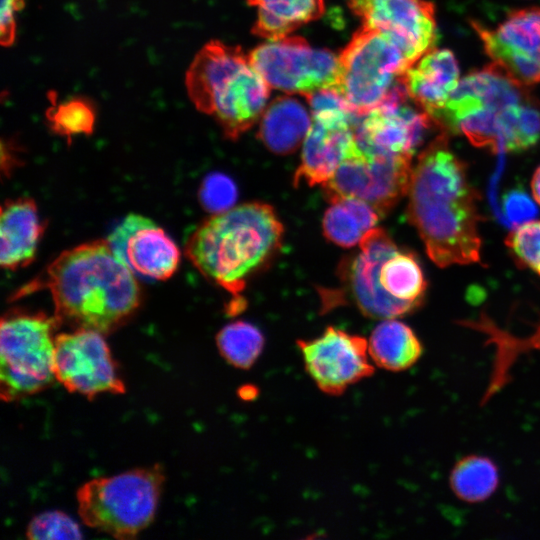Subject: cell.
I'll return each mask as SVG.
<instances>
[{"label":"cell","mask_w":540,"mask_h":540,"mask_svg":"<svg viewBox=\"0 0 540 540\" xmlns=\"http://www.w3.org/2000/svg\"><path fill=\"white\" fill-rule=\"evenodd\" d=\"M330 203L323 216L322 229L329 241L341 247L359 244L379 221L380 214L375 208L359 198L344 197Z\"/></svg>","instance_id":"d4e9b609"},{"label":"cell","mask_w":540,"mask_h":540,"mask_svg":"<svg viewBox=\"0 0 540 540\" xmlns=\"http://www.w3.org/2000/svg\"><path fill=\"white\" fill-rule=\"evenodd\" d=\"M403 81L410 98L430 116L458 86L459 67L451 51L432 49L407 69Z\"/></svg>","instance_id":"ffe728a7"},{"label":"cell","mask_w":540,"mask_h":540,"mask_svg":"<svg viewBox=\"0 0 540 540\" xmlns=\"http://www.w3.org/2000/svg\"><path fill=\"white\" fill-rule=\"evenodd\" d=\"M107 240L115 254L139 275L166 280L178 268L179 248L161 227L147 217L128 215Z\"/></svg>","instance_id":"ac0fdd59"},{"label":"cell","mask_w":540,"mask_h":540,"mask_svg":"<svg viewBox=\"0 0 540 540\" xmlns=\"http://www.w3.org/2000/svg\"><path fill=\"white\" fill-rule=\"evenodd\" d=\"M500 483L497 464L491 458L470 454L459 459L449 474L453 494L466 503H480L489 499Z\"/></svg>","instance_id":"484cf974"},{"label":"cell","mask_w":540,"mask_h":540,"mask_svg":"<svg viewBox=\"0 0 540 540\" xmlns=\"http://www.w3.org/2000/svg\"><path fill=\"white\" fill-rule=\"evenodd\" d=\"M46 288L61 324L109 332L140 304L134 272L115 254L108 240H95L62 252L45 274L17 292L24 296Z\"/></svg>","instance_id":"7a4b0ae2"},{"label":"cell","mask_w":540,"mask_h":540,"mask_svg":"<svg viewBox=\"0 0 540 540\" xmlns=\"http://www.w3.org/2000/svg\"><path fill=\"white\" fill-rule=\"evenodd\" d=\"M403 79L378 107L355 122V141L368 155H411L435 124L419 106L412 107Z\"/></svg>","instance_id":"4fadbf2b"},{"label":"cell","mask_w":540,"mask_h":540,"mask_svg":"<svg viewBox=\"0 0 540 540\" xmlns=\"http://www.w3.org/2000/svg\"><path fill=\"white\" fill-rule=\"evenodd\" d=\"M216 344L224 359L240 369L251 368L264 347V336L253 324L236 321L224 326L216 335Z\"/></svg>","instance_id":"83f0119b"},{"label":"cell","mask_w":540,"mask_h":540,"mask_svg":"<svg viewBox=\"0 0 540 540\" xmlns=\"http://www.w3.org/2000/svg\"><path fill=\"white\" fill-rule=\"evenodd\" d=\"M237 195V187L233 180L218 172L208 175L200 188L202 206L214 214L231 209Z\"/></svg>","instance_id":"1f68e13d"},{"label":"cell","mask_w":540,"mask_h":540,"mask_svg":"<svg viewBox=\"0 0 540 540\" xmlns=\"http://www.w3.org/2000/svg\"><path fill=\"white\" fill-rule=\"evenodd\" d=\"M383 288L393 297L422 303L427 283L422 268L412 252L398 250L380 270Z\"/></svg>","instance_id":"4316f807"},{"label":"cell","mask_w":540,"mask_h":540,"mask_svg":"<svg viewBox=\"0 0 540 540\" xmlns=\"http://www.w3.org/2000/svg\"><path fill=\"white\" fill-rule=\"evenodd\" d=\"M47 119L56 134L71 140L75 135L93 132L95 111L88 101L74 98L50 107Z\"/></svg>","instance_id":"f1b7e54d"},{"label":"cell","mask_w":540,"mask_h":540,"mask_svg":"<svg viewBox=\"0 0 540 540\" xmlns=\"http://www.w3.org/2000/svg\"><path fill=\"white\" fill-rule=\"evenodd\" d=\"M370 0H350L349 5L353 12L357 11L359 8H361L365 3H367Z\"/></svg>","instance_id":"d590c367"},{"label":"cell","mask_w":540,"mask_h":540,"mask_svg":"<svg viewBox=\"0 0 540 540\" xmlns=\"http://www.w3.org/2000/svg\"><path fill=\"white\" fill-rule=\"evenodd\" d=\"M503 213L515 228L533 221L538 216V208L523 190L513 189L503 197Z\"/></svg>","instance_id":"d6a6232c"},{"label":"cell","mask_w":540,"mask_h":540,"mask_svg":"<svg viewBox=\"0 0 540 540\" xmlns=\"http://www.w3.org/2000/svg\"><path fill=\"white\" fill-rule=\"evenodd\" d=\"M442 131L419 154L407 191V218L439 267L480 261L479 195Z\"/></svg>","instance_id":"6da1fadb"},{"label":"cell","mask_w":540,"mask_h":540,"mask_svg":"<svg viewBox=\"0 0 540 540\" xmlns=\"http://www.w3.org/2000/svg\"><path fill=\"white\" fill-rule=\"evenodd\" d=\"M247 1L258 8L252 32L270 40L286 37L299 26L318 19L324 12L323 0Z\"/></svg>","instance_id":"cb8c5ba5"},{"label":"cell","mask_w":540,"mask_h":540,"mask_svg":"<svg viewBox=\"0 0 540 540\" xmlns=\"http://www.w3.org/2000/svg\"><path fill=\"white\" fill-rule=\"evenodd\" d=\"M531 190L535 201L540 205V166L533 174L531 180Z\"/></svg>","instance_id":"e575fe53"},{"label":"cell","mask_w":540,"mask_h":540,"mask_svg":"<svg viewBox=\"0 0 540 540\" xmlns=\"http://www.w3.org/2000/svg\"><path fill=\"white\" fill-rule=\"evenodd\" d=\"M363 26L385 32L411 65L433 49L437 40L435 10L425 0H370L354 12Z\"/></svg>","instance_id":"e0dca14e"},{"label":"cell","mask_w":540,"mask_h":540,"mask_svg":"<svg viewBox=\"0 0 540 540\" xmlns=\"http://www.w3.org/2000/svg\"><path fill=\"white\" fill-rule=\"evenodd\" d=\"M430 117L442 131L493 152H520L540 138V101L494 62L461 79Z\"/></svg>","instance_id":"3957f363"},{"label":"cell","mask_w":540,"mask_h":540,"mask_svg":"<svg viewBox=\"0 0 540 540\" xmlns=\"http://www.w3.org/2000/svg\"><path fill=\"white\" fill-rule=\"evenodd\" d=\"M251 65L270 87L305 96L335 87L339 56L312 48L301 37H283L256 47L248 55Z\"/></svg>","instance_id":"8fae6325"},{"label":"cell","mask_w":540,"mask_h":540,"mask_svg":"<svg viewBox=\"0 0 540 540\" xmlns=\"http://www.w3.org/2000/svg\"><path fill=\"white\" fill-rule=\"evenodd\" d=\"M307 373L326 394L340 395L350 385L371 376L368 341L333 326L310 340H298Z\"/></svg>","instance_id":"5bb4252c"},{"label":"cell","mask_w":540,"mask_h":540,"mask_svg":"<svg viewBox=\"0 0 540 540\" xmlns=\"http://www.w3.org/2000/svg\"><path fill=\"white\" fill-rule=\"evenodd\" d=\"M459 324L481 332L486 336V344L494 347L490 381L482 404L489 401L511 380L510 371L521 354L533 350L540 351V323L527 337H517L504 331L484 313L477 320H462Z\"/></svg>","instance_id":"44dd1931"},{"label":"cell","mask_w":540,"mask_h":540,"mask_svg":"<svg viewBox=\"0 0 540 540\" xmlns=\"http://www.w3.org/2000/svg\"><path fill=\"white\" fill-rule=\"evenodd\" d=\"M185 86L194 106L236 140L262 116L270 86L239 46L213 40L193 58Z\"/></svg>","instance_id":"5b68a950"},{"label":"cell","mask_w":540,"mask_h":540,"mask_svg":"<svg viewBox=\"0 0 540 540\" xmlns=\"http://www.w3.org/2000/svg\"><path fill=\"white\" fill-rule=\"evenodd\" d=\"M411 160V155L365 154L355 141L333 176L322 184L324 195L329 202L359 198L384 216L407 194Z\"/></svg>","instance_id":"30bf717a"},{"label":"cell","mask_w":540,"mask_h":540,"mask_svg":"<svg viewBox=\"0 0 540 540\" xmlns=\"http://www.w3.org/2000/svg\"><path fill=\"white\" fill-rule=\"evenodd\" d=\"M164 479L160 465L92 479L77 492L78 513L93 529L134 538L152 522Z\"/></svg>","instance_id":"8992f818"},{"label":"cell","mask_w":540,"mask_h":540,"mask_svg":"<svg viewBox=\"0 0 540 540\" xmlns=\"http://www.w3.org/2000/svg\"><path fill=\"white\" fill-rule=\"evenodd\" d=\"M494 63L524 85L540 83V8L511 12L496 29L472 22Z\"/></svg>","instance_id":"9a60e30c"},{"label":"cell","mask_w":540,"mask_h":540,"mask_svg":"<svg viewBox=\"0 0 540 540\" xmlns=\"http://www.w3.org/2000/svg\"><path fill=\"white\" fill-rule=\"evenodd\" d=\"M311 124L301 102L287 96L278 97L265 108L257 137L271 152L287 155L301 145Z\"/></svg>","instance_id":"7402d4cb"},{"label":"cell","mask_w":540,"mask_h":540,"mask_svg":"<svg viewBox=\"0 0 540 540\" xmlns=\"http://www.w3.org/2000/svg\"><path fill=\"white\" fill-rule=\"evenodd\" d=\"M60 324L41 313L9 312L0 324V395L13 401L46 388L54 377L55 339Z\"/></svg>","instance_id":"ba28073f"},{"label":"cell","mask_w":540,"mask_h":540,"mask_svg":"<svg viewBox=\"0 0 540 540\" xmlns=\"http://www.w3.org/2000/svg\"><path fill=\"white\" fill-rule=\"evenodd\" d=\"M284 227L274 208L248 202L213 214L193 231L185 253L209 280L235 297L281 248Z\"/></svg>","instance_id":"277c9868"},{"label":"cell","mask_w":540,"mask_h":540,"mask_svg":"<svg viewBox=\"0 0 540 540\" xmlns=\"http://www.w3.org/2000/svg\"><path fill=\"white\" fill-rule=\"evenodd\" d=\"M359 249L358 253L343 259L338 267L342 292H321L324 312L351 300L363 315L384 320L408 314L421 305L393 297L381 284L383 263L399 250L384 229L369 230L360 240Z\"/></svg>","instance_id":"9c48e42d"},{"label":"cell","mask_w":540,"mask_h":540,"mask_svg":"<svg viewBox=\"0 0 540 540\" xmlns=\"http://www.w3.org/2000/svg\"><path fill=\"white\" fill-rule=\"evenodd\" d=\"M24 7V0H1L0 43L9 47L15 41V15Z\"/></svg>","instance_id":"836d02e7"},{"label":"cell","mask_w":540,"mask_h":540,"mask_svg":"<svg viewBox=\"0 0 540 540\" xmlns=\"http://www.w3.org/2000/svg\"><path fill=\"white\" fill-rule=\"evenodd\" d=\"M372 361L380 368L400 372L411 368L420 359L423 346L415 332L395 318L384 319L368 340Z\"/></svg>","instance_id":"603a6c76"},{"label":"cell","mask_w":540,"mask_h":540,"mask_svg":"<svg viewBox=\"0 0 540 540\" xmlns=\"http://www.w3.org/2000/svg\"><path fill=\"white\" fill-rule=\"evenodd\" d=\"M505 243L519 266L528 267L540 276V220L513 228Z\"/></svg>","instance_id":"f546056e"},{"label":"cell","mask_w":540,"mask_h":540,"mask_svg":"<svg viewBox=\"0 0 540 540\" xmlns=\"http://www.w3.org/2000/svg\"><path fill=\"white\" fill-rule=\"evenodd\" d=\"M411 66L390 36L363 26L339 55L335 88L350 111L363 116L384 102Z\"/></svg>","instance_id":"52a82bcc"},{"label":"cell","mask_w":540,"mask_h":540,"mask_svg":"<svg viewBox=\"0 0 540 540\" xmlns=\"http://www.w3.org/2000/svg\"><path fill=\"white\" fill-rule=\"evenodd\" d=\"M357 115L348 109L312 112V124L304 139L294 185L309 186L328 181L355 144Z\"/></svg>","instance_id":"2e32d148"},{"label":"cell","mask_w":540,"mask_h":540,"mask_svg":"<svg viewBox=\"0 0 540 540\" xmlns=\"http://www.w3.org/2000/svg\"><path fill=\"white\" fill-rule=\"evenodd\" d=\"M44 226L36 203L21 197L2 204L0 217V264L16 270L29 265L36 254Z\"/></svg>","instance_id":"d6986e66"},{"label":"cell","mask_w":540,"mask_h":540,"mask_svg":"<svg viewBox=\"0 0 540 540\" xmlns=\"http://www.w3.org/2000/svg\"><path fill=\"white\" fill-rule=\"evenodd\" d=\"M26 535L33 540L82 538L78 524L61 511H46L35 516L27 527Z\"/></svg>","instance_id":"4dcf8cb0"},{"label":"cell","mask_w":540,"mask_h":540,"mask_svg":"<svg viewBox=\"0 0 540 540\" xmlns=\"http://www.w3.org/2000/svg\"><path fill=\"white\" fill-rule=\"evenodd\" d=\"M103 333L79 328L55 337L54 377L68 391L93 398L100 393L122 394L118 375Z\"/></svg>","instance_id":"7c38bea8"}]
</instances>
